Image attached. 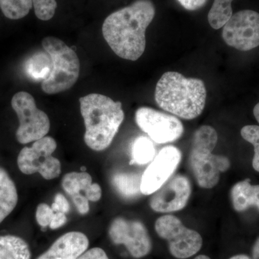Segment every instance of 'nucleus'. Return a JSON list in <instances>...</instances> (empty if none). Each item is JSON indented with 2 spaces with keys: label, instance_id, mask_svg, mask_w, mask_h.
I'll use <instances>...</instances> for the list:
<instances>
[{
  "label": "nucleus",
  "instance_id": "2f4dec72",
  "mask_svg": "<svg viewBox=\"0 0 259 259\" xmlns=\"http://www.w3.org/2000/svg\"><path fill=\"white\" fill-rule=\"evenodd\" d=\"M229 259H250L249 256H248L247 255L245 254H238L236 255H233L231 258Z\"/></svg>",
  "mask_w": 259,
  "mask_h": 259
},
{
  "label": "nucleus",
  "instance_id": "412c9836",
  "mask_svg": "<svg viewBox=\"0 0 259 259\" xmlns=\"http://www.w3.org/2000/svg\"><path fill=\"white\" fill-rule=\"evenodd\" d=\"M233 0H214L208 13L209 25L214 30L223 28L233 15Z\"/></svg>",
  "mask_w": 259,
  "mask_h": 259
},
{
  "label": "nucleus",
  "instance_id": "20e7f679",
  "mask_svg": "<svg viewBox=\"0 0 259 259\" xmlns=\"http://www.w3.org/2000/svg\"><path fill=\"white\" fill-rule=\"evenodd\" d=\"M217 131L209 125H202L194 132L190 153V163L199 187L212 189L218 185L221 173L231 167L226 156L212 153L217 145Z\"/></svg>",
  "mask_w": 259,
  "mask_h": 259
},
{
  "label": "nucleus",
  "instance_id": "f03ea898",
  "mask_svg": "<svg viewBox=\"0 0 259 259\" xmlns=\"http://www.w3.org/2000/svg\"><path fill=\"white\" fill-rule=\"evenodd\" d=\"M206 99L207 90L202 80L187 78L175 71L162 75L155 90L158 107L185 120H192L202 114Z\"/></svg>",
  "mask_w": 259,
  "mask_h": 259
},
{
  "label": "nucleus",
  "instance_id": "6e6552de",
  "mask_svg": "<svg viewBox=\"0 0 259 259\" xmlns=\"http://www.w3.org/2000/svg\"><path fill=\"white\" fill-rule=\"evenodd\" d=\"M57 148L55 140L50 136L34 141L31 147H25L18 157L19 169L24 175L39 173L47 180L57 178L61 173V162L52 156Z\"/></svg>",
  "mask_w": 259,
  "mask_h": 259
},
{
  "label": "nucleus",
  "instance_id": "0eeeda50",
  "mask_svg": "<svg viewBox=\"0 0 259 259\" xmlns=\"http://www.w3.org/2000/svg\"><path fill=\"white\" fill-rule=\"evenodd\" d=\"M155 230L160 238L168 242L170 253L176 258H190L198 253L203 245L198 232L187 228L180 218L172 214L158 218Z\"/></svg>",
  "mask_w": 259,
  "mask_h": 259
},
{
  "label": "nucleus",
  "instance_id": "c756f323",
  "mask_svg": "<svg viewBox=\"0 0 259 259\" xmlns=\"http://www.w3.org/2000/svg\"><path fill=\"white\" fill-rule=\"evenodd\" d=\"M252 259H259V237L255 241L252 248Z\"/></svg>",
  "mask_w": 259,
  "mask_h": 259
},
{
  "label": "nucleus",
  "instance_id": "4be33fe9",
  "mask_svg": "<svg viewBox=\"0 0 259 259\" xmlns=\"http://www.w3.org/2000/svg\"><path fill=\"white\" fill-rule=\"evenodd\" d=\"M156 156V148L152 141L145 136H140L132 145V163L146 164Z\"/></svg>",
  "mask_w": 259,
  "mask_h": 259
},
{
  "label": "nucleus",
  "instance_id": "473e14b6",
  "mask_svg": "<svg viewBox=\"0 0 259 259\" xmlns=\"http://www.w3.org/2000/svg\"><path fill=\"white\" fill-rule=\"evenodd\" d=\"M194 259H211L209 256L206 255H199L196 256Z\"/></svg>",
  "mask_w": 259,
  "mask_h": 259
},
{
  "label": "nucleus",
  "instance_id": "9d476101",
  "mask_svg": "<svg viewBox=\"0 0 259 259\" xmlns=\"http://www.w3.org/2000/svg\"><path fill=\"white\" fill-rule=\"evenodd\" d=\"M223 38L229 47L248 51L259 47V13L245 10L232 15L223 29Z\"/></svg>",
  "mask_w": 259,
  "mask_h": 259
},
{
  "label": "nucleus",
  "instance_id": "4468645a",
  "mask_svg": "<svg viewBox=\"0 0 259 259\" xmlns=\"http://www.w3.org/2000/svg\"><path fill=\"white\" fill-rule=\"evenodd\" d=\"M61 186L81 214H88L90 211V201L98 202L102 197L101 187L98 184L93 183V178L86 171L66 174L63 177Z\"/></svg>",
  "mask_w": 259,
  "mask_h": 259
},
{
  "label": "nucleus",
  "instance_id": "dca6fc26",
  "mask_svg": "<svg viewBox=\"0 0 259 259\" xmlns=\"http://www.w3.org/2000/svg\"><path fill=\"white\" fill-rule=\"evenodd\" d=\"M231 198L237 212H244L250 207L259 211V185H252L249 179L238 182L232 187Z\"/></svg>",
  "mask_w": 259,
  "mask_h": 259
},
{
  "label": "nucleus",
  "instance_id": "aec40b11",
  "mask_svg": "<svg viewBox=\"0 0 259 259\" xmlns=\"http://www.w3.org/2000/svg\"><path fill=\"white\" fill-rule=\"evenodd\" d=\"M51 60L47 53H36L27 61L25 71L35 81L47 79L51 71Z\"/></svg>",
  "mask_w": 259,
  "mask_h": 259
},
{
  "label": "nucleus",
  "instance_id": "393cba45",
  "mask_svg": "<svg viewBox=\"0 0 259 259\" xmlns=\"http://www.w3.org/2000/svg\"><path fill=\"white\" fill-rule=\"evenodd\" d=\"M35 15L44 21L51 20L57 8L56 0H32Z\"/></svg>",
  "mask_w": 259,
  "mask_h": 259
},
{
  "label": "nucleus",
  "instance_id": "2eb2a0df",
  "mask_svg": "<svg viewBox=\"0 0 259 259\" xmlns=\"http://www.w3.org/2000/svg\"><path fill=\"white\" fill-rule=\"evenodd\" d=\"M90 241L83 233L71 231L61 236L37 259H76L88 250Z\"/></svg>",
  "mask_w": 259,
  "mask_h": 259
},
{
  "label": "nucleus",
  "instance_id": "1a4fd4ad",
  "mask_svg": "<svg viewBox=\"0 0 259 259\" xmlns=\"http://www.w3.org/2000/svg\"><path fill=\"white\" fill-rule=\"evenodd\" d=\"M138 126L158 144L174 142L184 134V125L175 116L142 107L136 112Z\"/></svg>",
  "mask_w": 259,
  "mask_h": 259
},
{
  "label": "nucleus",
  "instance_id": "9b49d317",
  "mask_svg": "<svg viewBox=\"0 0 259 259\" xmlns=\"http://www.w3.org/2000/svg\"><path fill=\"white\" fill-rule=\"evenodd\" d=\"M108 233L114 244L125 245L135 258H144L152 249L151 237L141 221L116 218L110 223Z\"/></svg>",
  "mask_w": 259,
  "mask_h": 259
},
{
  "label": "nucleus",
  "instance_id": "f257e3e1",
  "mask_svg": "<svg viewBox=\"0 0 259 259\" xmlns=\"http://www.w3.org/2000/svg\"><path fill=\"white\" fill-rule=\"evenodd\" d=\"M156 9L151 0H136L109 15L102 34L112 51L126 60L136 61L146 49V31Z\"/></svg>",
  "mask_w": 259,
  "mask_h": 259
},
{
  "label": "nucleus",
  "instance_id": "bb28decb",
  "mask_svg": "<svg viewBox=\"0 0 259 259\" xmlns=\"http://www.w3.org/2000/svg\"><path fill=\"white\" fill-rule=\"evenodd\" d=\"M51 207L56 212H63L67 214L70 211V204L67 199L62 194H56L54 203Z\"/></svg>",
  "mask_w": 259,
  "mask_h": 259
},
{
  "label": "nucleus",
  "instance_id": "c85d7f7f",
  "mask_svg": "<svg viewBox=\"0 0 259 259\" xmlns=\"http://www.w3.org/2000/svg\"><path fill=\"white\" fill-rule=\"evenodd\" d=\"M186 10L194 11L202 8L207 3V0H177Z\"/></svg>",
  "mask_w": 259,
  "mask_h": 259
},
{
  "label": "nucleus",
  "instance_id": "f8f14e48",
  "mask_svg": "<svg viewBox=\"0 0 259 259\" xmlns=\"http://www.w3.org/2000/svg\"><path fill=\"white\" fill-rule=\"evenodd\" d=\"M182 159L178 148L167 146L155 156L141 177V192L151 195L171 178Z\"/></svg>",
  "mask_w": 259,
  "mask_h": 259
},
{
  "label": "nucleus",
  "instance_id": "ddd939ff",
  "mask_svg": "<svg viewBox=\"0 0 259 259\" xmlns=\"http://www.w3.org/2000/svg\"><path fill=\"white\" fill-rule=\"evenodd\" d=\"M191 193L192 187L189 179L184 175H175L152 194L150 207L157 212H177L185 208Z\"/></svg>",
  "mask_w": 259,
  "mask_h": 259
},
{
  "label": "nucleus",
  "instance_id": "7c9ffc66",
  "mask_svg": "<svg viewBox=\"0 0 259 259\" xmlns=\"http://www.w3.org/2000/svg\"><path fill=\"white\" fill-rule=\"evenodd\" d=\"M253 115H254L255 119H256L259 123V102L255 105L254 109H253Z\"/></svg>",
  "mask_w": 259,
  "mask_h": 259
},
{
  "label": "nucleus",
  "instance_id": "cd10ccee",
  "mask_svg": "<svg viewBox=\"0 0 259 259\" xmlns=\"http://www.w3.org/2000/svg\"><path fill=\"white\" fill-rule=\"evenodd\" d=\"M76 259H110L106 252L102 248L95 247L90 250H87L84 253L79 255Z\"/></svg>",
  "mask_w": 259,
  "mask_h": 259
},
{
  "label": "nucleus",
  "instance_id": "f3484780",
  "mask_svg": "<svg viewBox=\"0 0 259 259\" xmlns=\"http://www.w3.org/2000/svg\"><path fill=\"white\" fill-rule=\"evenodd\" d=\"M18 202L16 186L8 171L0 166V223L14 210Z\"/></svg>",
  "mask_w": 259,
  "mask_h": 259
},
{
  "label": "nucleus",
  "instance_id": "b1692460",
  "mask_svg": "<svg viewBox=\"0 0 259 259\" xmlns=\"http://www.w3.org/2000/svg\"><path fill=\"white\" fill-rule=\"evenodd\" d=\"M241 134L245 141L254 147V156L252 164L255 171L259 172V126L245 125L241 129Z\"/></svg>",
  "mask_w": 259,
  "mask_h": 259
},
{
  "label": "nucleus",
  "instance_id": "7ed1b4c3",
  "mask_svg": "<svg viewBox=\"0 0 259 259\" xmlns=\"http://www.w3.org/2000/svg\"><path fill=\"white\" fill-rule=\"evenodd\" d=\"M79 102L86 129L85 144L93 151L107 149L125 118L122 103L100 94L81 97Z\"/></svg>",
  "mask_w": 259,
  "mask_h": 259
},
{
  "label": "nucleus",
  "instance_id": "423d86ee",
  "mask_svg": "<svg viewBox=\"0 0 259 259\" xmlns=\"http://www.w3.org/2000/svg\"><path fill=\"white\" fill-rule=\"evenodd\" d=\"M11 104L20 121L16 131V139L20 144H29L47 136L50 131V120L47 113L37 108L30 94H15Z\"/></svg>",
  "mask_w": 259,
  "mask_h": 259
},
{
  "label": "nucleus",
  "instance_id": "6ab92c4d",
  "mask_svg": "<svg viewBox=\"0 0 259 259\" xmlns=\"http://www.w3.org/2000/svg\"><path fill=\"white\" fill-rule=\"evenodd\" d=\"M0 259H31L30 247L20 237L0 236Z\"/></svg>",
  "mask_w": 259,
  "mask_h": 259
},
{
  "label": "nucleus",
  "instance_id": "a211bd4d",
  "mask_svg": "<svg viewBox=\"0 0 259 259\" xmlns=\"http://www.w3.org/2000/svg\"><path fill=\"white\" fill-rule=\"evenodd\" d=\"M141 177L138 173H116L111 182L116 192L125 199H134L142 194L141 192Z\"/></svg>",
  "mask_w": 259,
  "mask_h": 259
},
{
  "label": "nucleus",
  "instance_id": "5701e85b",
  "mask_svg": "<svg viewBox=\"0 0 259 259\" xmlns=\"http://www.w3.org/2000/svg\"><path fill=\"white\" fill-rule=\"evenodd\" d=\"M32 7V0H0L3 14L11 20H19L26 16Z\"/></svg>",
  "mask_w": 259,
  "mask_h": 259
},
{
  "label": "nucleus",
  "instance_id": "39448f33",
  "mask_svg": "<svg viewBox=\"0 0 259 259\" xmlns=\"http://www.w3.org/2000/svg\"><path fill=\"white\" fill-rule=\"evenodd\" d=\"M42 47L52 64L50 75L42 81V91L55 95L72 88L79 76V60L76 52L55 37H45Z\"/></svg>",
  "mask_w": 259,
  "mask_h": 259
},
{
  "label": "nucleus",
  "instance_id": "a878e982",
  "mask_svg": "<svg viewBox=\"0 0 259 259\" xmlns=\"http://www.w3.org/2000/svg\"><path fill=\"white\" fill-rule=\"evenodd\" d=\"M59 212H54V209L49 204L40 203L37 206L35 218L37 224L42 228L50 227L55 221Z\"/></svg>",
  "mask_w": 259,
  "mask_h": 259
}]
</instances>
